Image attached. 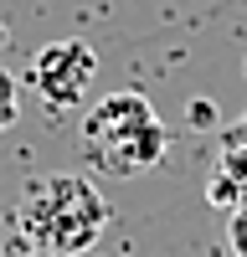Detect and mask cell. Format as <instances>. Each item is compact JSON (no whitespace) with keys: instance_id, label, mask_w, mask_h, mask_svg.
<instances>
[{"instance_id":"obj_1","label":"cell","mask_w":247,"mask_h":257,"mask_svg":"<svg viewBox=\"0 0 247 257\" xmlns=\"http://www.w3.org/2000/svg\"><path fill=\"white\" fill-rule=\"evenodd\" d=\"M108 226V201L88 175H36L16 201V231L41 257H88Z\"/></svg>"},{"instance_id":"obj_2","label":"cell","mask_w":247,"mask_h":257,"mask_svg":"<svg viewBox=\"0 0 247 257\" xmlns=\"http://www.w3.org/2000/svg\"><path fill=\"white\" fill-rule=\"evenodd\" d=\"M77 149H82V165L93 175L129 180V175H144V170H155L165 160L170 128L160 123L155 103L144 93H108L82 113Z\"/></svg>"},{"instance_id":"obj_3","label":"cell","mask_w":247,"mask_h":257,"mask_svg":"<svg viewBox=\"0 0 247 257\" xmlns=\"http://www.w3.org/2000/svg\"><path fill=\"white\" fill-rule=\"evenodd\" d=\"M93 77H98V52L88 47V41H47L36 57H31V88L41 93V103L47 108H77L82 98H88L93 88Z\"/></svg>"},{"instance_id":"obj_4","label":"cell","mask_w":247,"mask_h":257,"mask_svg":"<svg viewBox=\"0 0 247 257\" xmlns=\"http://www.w3.org/2000/svg\"><path fill=\"white\" fill-rule=\"evenodd\" d=\"M21 118V88H16V77L0 67V128H11Z\"/></svg>"},{"instance_id":"obj_5","label":"cell","mask_w":247,"mask_h":257,"mask_svg":"<svg viewBox=\"0 0 247 257\" xmlns=\"http://www.w3.org/2000/svg\"><path fill=\"white\" fill-rule=\"evenodd\" d=\"M226 242H232L237 257H247V201L232 206V216H226Z\"/></svg>"},{"instance_id":"obj_6","label":"cell","mask_w":247,"mask_h":257,"mask_svg":"<svg viewBox=\"0 0 247 257\" xmlns=\"http://www.w3.org/2000/svg\"><path fill=\"white\" fill-rule=\"evenodd\" d=\"M31 257H41V252H31Z\"/></svg>"}]
</instances>
